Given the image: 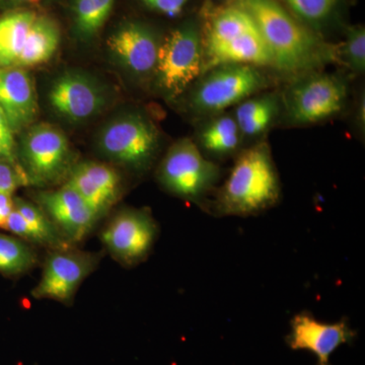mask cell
<instances>
[{
    "instance_id": "1",
    "label": "cell",
    "mask_w": 365,
    "mask_h": 365,
    "mask_svg": "<svg viewBox=\"0 0 365 365\" xmlns=\"http://www.w3.org/2000/svg\"><path fill=\"white\" fill-rule=\"evenodd\" d=\"M253 19L281 83L336 66V45L302 25L278 0H234Z\"/></svg>"
},
{
    "instance_id": "2",
    "label": "cell",
    "mask_w": 365,
    "mask_h": 365,
    "mask_svg": "<svg viewBox=\"0 0 365 365\" xmlns=\"http://www.w3.org/2000/svg\"><path fill=\"white\" fill-rule=\"evenodd\" d=\"M216 189L205 212L215 217L255 216L279 204V173L268 140L242 150Z\"/></svg>"
},
{
    "instance_id": "3",
    "label": "cell",
    "mask_w": 365,
    "mask_h": 365,
    "mask_svg": "<svg viewBox=\"0 0 365 365\" xmlns=\"http://www.w3.org/2000/svg\"><path fill=\"white\" fill-rule=\"evenodd\" d=\"M202 32L203 72L240 64L272 71V59L252 16L234 2L204 0L199 11ZM202 72V73H203Z\"/></svg>"
},
{
    "instance_id": "4",
    "label": "cell",
    "mask_w": 365,
    "mask_h": 365,
    "mask_svg": "<svg viewBox=\"0 0 365 365\" xmlns=\"http://www.w3.org/2000/svg\"><path fill=\"white\" fill-rule=\"evenodd\" d=\"M357 81V79H356ZM354 79L328 68L307 72L279 86L281 117L278 128H307L345 117Z\"/></svg>"
},
{
    "instance_id": "5",
    "label": "cell",
    "mask_w": 365,
    "mask_h": 365,
    "mask_svg": "<svg viewBox=\"0 0 365 365\" xmlns=\"http://www.w3.org/2000/svg\"><path fill=\"white\" fill-rule=\"evenodd\" d=\"M280 85L270 69L240 64L215 66L204 71L175 104L194 123L230 111L251 96Z\"/></svg>"
},
{
    "instance_id": "6",
    "label": "cell",
    "mask_w": 365,
    "mask_h": 365,
    "mask_svg": "<svg viewBox=\"0 0 365 365\" xmlns=\"http://www.w3.org/2000/svg\"><path fill=\"white\" fill-rule=\"evenodd\" d=\"M203 67L202 32L196 14L165 32L151 88L175 103L202 74Z\"/></svg>"
},
{
    "instance_id": "7",
    "label": "cell",
    "mask_w": 365,
    "mask_h": 365,
    "mask_svg": "<svg viewBox=\"0 0 365 365\" xmlns=\"http://www.w3.org/2000/svg\"><path fill=\"white\" fill-rule=\"evenodd\" d=\"M158 184L170 195L206 211L223 180L222 165L204 157L189 137L172 144L158 165Z\"/></svg>"
},
{
    "instance_id": "8",
    "label": "cell",
    "mask_w": 365,
    "mask_h": 365,
    "mask_svg": "<svg viewBox=\"0 0 365 365\" xmlns=\"http://www.w3.org/2000/svg\"><path fill=\"white\" fill-rule=\"evenodd\" d=\"M98 145L106 158L136 174H144L162 153L163 135L148 113L131 110L106 125Z\"/></svg>"
},
{
    "instance_id": "9",
    "label": "cell",
    "mask_w": 365,
    "mask_h": 365,
    "mask_svg": "<svg viewBox=\"0 0 365 365\" xmlns=\"http://www.w3.org/2000/svg\"><path fill=\"white\" fill-rule=\"evenodd\" d=\"M18 153L30 185L51 184L72 169L68 139L54 125L41 123L26 129Z\"/></svg>"
},
{
    "instance_id": "10",
    "label": "cell",
    "mask_w": 365,
    "mask_h": 365,
    "mask_svg": "<svg viewBox=\"0 0 365 365\" xmlns=\"http://www.w3.org/2000/svg\"><path fill=\"white\" fill-rule=\"evenodd\" d=\"M163 35L150 21L125 19L113 29L107 46L125 71L151 86Z\"/></svg>"
},
{
    "instance_id": "11",
    "label": "cell",
    "mask_w": 365,
    "mask_h": 365,
    "mask_svg": "<svg viewBox=\"0 0 365 365\" xmlns=\"http://www.w3.org/2000/svg\"><path fill=\"white\" fill-rule=\"evenodd\" d=\"M158 235V223L148 209L126 208L106 225L101 241L115 260L133 267L148 259Z\"/></svg>"
},
{
    "instance_id": "12",
    "label": "cell",
    "mask_w": 365,
    "mask_h": 365,
    "mask_svg": "<svg viewBox=\"0 0 365 365\" xmlns=\"http://www.w3.org/2000/svg\"><path fill=\"white\" fill-rule=\"evenodd\" d=\"M97 255L71 248L51 250L46 258L42 275L32 295L69 304L83 281L95 271Z\"/></svg>"
},
{
    "instance_id": "13",
    "label": "cell",
    "mask_w": 365,
    "mask_h": 365,
    "mask_svg": "<svg viewBox=\"0 0 365 365\" xmlns=\"http://www.w3.org/2000/svg\"><path fill=\"white\" fill-rule=\"evenodd\" d=\"M48 101L62 119L83 123L104 110L107 95L97 79L86 72L67 71L53 81Z\"/></svg>"
},
{
    "instance_id": "14",
    "label": "cell",
    "mask_w": 365,
    "mask_h": 365,
    "mask_svg": "<svg viewBox=\"0 0 365 365\" xmlns=\"http://www.w3.org/2000/svg\"><path fill=\"white\" fill-rule=\"evenodd\" d=\"M356 337L357 332L350 327L347 318L337 323H323L304 311L290 321V333L285 337V342L294 351L313 353L317 365H332L333 353L341 345H351Z\"/></svg>"
},
{
    "instance_id": "15",
    "label": "cell",
    "mask_w": 365,
    "mask_h": 365,
    "mask_svg": "<svg viewBox=\"0 0 365 365\" xmlns=\"http://www.w3.org/2000/svg\"><path fill=\"white\" fill-rule=\"evenodd\" d=\"M37 205L73 246L88 237L98 218L83 198L64 185L61 188L37 194Z\"/></svg>"
},
{
    "instance_id": "16",
    "label": "cell",
    "mask_w": 365,
    "mask_h": 365,
    "mask_svg": "<svg viewBox=\"0 0 365 365\" xmlns=\"http://www.w3.org/2000/svg\"><path fill=\"white\" fill-rule=\"evenodd\" d=\"M66 185L85 200L100 220L119 198L122 180L111 165L86 162L72 168Z\"/></svg>"
},
{
    "instance_id": "17",
    "label": "cell",
    "mask_w": 365,
    "mask_h": 365,
    "mask_svg": "<svg viewBox=\"0 0 365 365\" xmlns=\"http://www.w3.org/2000/svg\"><path fill=\"white\" fill-rule=\"evenodd\" d=\"M0 108L14 134L32 126L39 106L35 85L26 69L0 67Z\"/></svg>"
},
{
    "instance_id": "18",
    "label": "cell",
    "mask_w": 365,
    "mask_h": 365,
    "mask_svg": "<svg viewBox=\"0 0 365 365\" xmlns=\"http://www.w3.org/2000/svg\"><path fill=\"white\" fill-rule=\"evenodd\" d=\"M193 124L192 140L211 162L222 165L234 160L247 148L232 111L203 118Z\"/></svg>"
},
{
    "instance_id": "19",
    "label": "cell",
    "mask_w": 365,
    "mask_h": 365,
    "mask_svg": "<svg viewBox=\"0 0 365 365\" xmlns=\"http://www.w3.org/2000/svg\"><path fill=\"white\" fill-rule=\"evenodd\" d=\"M230 111L241 131L247 148L267 140L269 133L279 127V86L251 96L235 106Z\"/></svg>"
},
{
    "instance_id": "20",
    "label": "cell",
    "mask_w": 365,
    "mask_h": 365,
    "mask_svg": "<svg viewBox=\"0 0 365 365\" xmlns=\"http://www.w3.org/2000/svg\"><path fill=\"white\" fill-rule=\"evenodd\" d=\"M60 41L61 29L58 21L45 11H40L16 67L26 69L49 61L58 50Z\"/></svg>"
},
{
    "instance_id": "21",
    "label": "cell",
    "mask_w": 365,
    "mask_h": 365,
    "mask_svg": "<svg viewBox=\"0 0 365 365\" xmlns=\"http://www.w3.org/2000/svg\"><path fill=\"white\" fill-rule=\"evenodd\" d=\"M39 11L14 9L0 13V67H16Z\"/></svg>"
},
{
    "instance_id": "22",
    "label": "cell",
    "mask_w": 365,
    "mask_h": 365,
    "mask_svg": "<svg viewBox=\"0 0 365 365\" xmlns=\"http://www.w3.org/2000/svg\"><path fill=\"white\" fill-rule=\"evenodd\" d=\"M74 39L90 43L104 30L117 0H66Z\"/></svg>"
},
{
    "instance_id": "23",
    "label": "cell",
    "mask_w": 365,
    "mask_h": 365,
    "mask_svg": "<svg viewBox=\"0 0 365 365\" xmlns=\"http://www.w3.org/2000/svg\"><path fill=\"white\" fill-rule=\"evenodd\" d=\"M302 25L329 40L339 26L344 0H278ZM331 42V41H330Z\"/></svg>"
},
{
    "instance_id": "24",
    "label": "cell",
    "mask_w": 365,
    "mask_h": 365,
    "mask_svg": "<svg viewBox=\"0 0 365 365\" xmlns=\"http://www.w3.org/2000/svg\"><path fill=\"white\" fill-rule=\"evenodd\" d=\"M14 209L25 220L26 227L32 235L33 244L51 250L71 248V245L39 206L21 198H14Z\"/></svg>"
},
{
    "instance_id": "25",
    "label": "cell",
    "mask_w": 365,
    "mask_h": 365,
    "mask_svg": "<svg viewBox=\"0 0 365 365\" xmlns=\"http://www.w3.org/2000/svg\"><path fill=\"white\" fill-rule=\"evenodd\" d=\"M336 45V66L354 81L365 74V28L364 25L344 28V37Z\"/></svg>"
},
{
    "instance_id": "26",
    "label": "cell",
    "mask_w": 365,
    "mask_h": 365,
    "mask_svg": "<svg viewBox=\"0 0 365 365\" xmlns=\"http://www.w3.org/2000/svg\"><path fill=\"white\" fill-rule=\"evenodd\" d=\"M37 254L29 242L16 235L0 234V273L20 276L35 267Z\"/></svg>"
},
{
    "instance_id": "27",
    "label": "cell",
    "mask_w": 365,
    "mask_h": 365,
    "mask_svg": "<svg viewBox=\"0 0 365 365\" xmlns=\"http://www.w3.org/2000/svg\"><path fill=\"white\" fill-rule=\"evenodd\" d=\"M145 13L170 21H181L198 14L203 2L200 0H136Z\"/></svg>"
},
{
    "instance_id": "28",
    "label": "cell",
    "mask_w": 365,
    "mask_h": 365,
    "mask_svg": "<svg viewBox=\"0 0 365 365\" xmlns=\"http://www.w3.org/2000/svg\"><path fill=\"white\" fill-rule=\"evenodd\" d=\"M364 81L359 79L356 86H353L351 102L345 117L348 118L350 128L359 140L365 138V90Z\"/></svg>"
},
{
    "instance_id": "29",
    "label": "cell",
    "mask_w": 365,
    "mask_h": 365,
    "mask_svg": "<svg viewBox=\"0 0 365 365\" xmlns=\"http://www.w3.org/2000/svg\"><path fill=\"white\" fill-rule=\"evenodd\" d=\"M28 185V178L21 165L0 158V194L14 195L20 187Z\"/></svg>"
},
{
    "instance_id": "30",
    "label": "cell",
    "mask_w": 365,
    "mask_h": 365,
    "mask_svg": "<svg viewBox=\"0 0 365 365\" xmlns=\"http://www.w3.org/2000/svg\"><path fill=\"white\" fill-rule=\"evenodd\" d=\"M14 132L7 121L6 115L0 108V158L21 165L18 158V148L14 140Z\"/></svg>"
},
{
    "instance_id": "31",
    "label": "cell",
    "mask_w": 365,
    "mask_h": 365,
    "mask_svg": "<svg viewBox=\"0 0 365 365\" xmlns=\"http://www.w3.org/2000/svg\"><path fill=\"white\" fill-rule=\"evenodd\" d=\"M62 0H0V11H14V9H37L45 11L47 7L60 4Z\"/></svg>"
},
{
    "instance_id": "32",
    "label": "cell",
    "mask_w": 365,
    "mask_h": 365,
    "mask_svg": "<svg viewBox=\"0 0 365 365\" xmlns=\"http://www.w3.org/2000/svg\"><path fill=\"white\" fill-rule=\"evenodd\" d=\"M14 208L13 195L0 194V228H6L7 218Z\"/></svg>"
},
{
    "instance_id": "33",
    "label": "cell",
    "mask_w": 365,
    "mask_h": 365,
    "mask_svg": "<svg viewBox=\"0 0 365 365\" xmlns=\"http://www.w3.org/2000/svg\"><path fill=\"white\" fill-rule=\"evenodd\" d=\"M211 1L215 2V4H230L234 0H211Z\"/></svg>"
}]
</instances>
